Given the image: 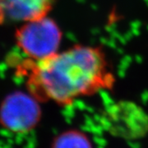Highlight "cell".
Wrapping results in <instances>:
<instances>
[{"instance_id": "obj_4", "label": "cell", "mask_w": 148, "mask_h": 148, "mask_svg": "<svg viewBox=\"0 0 148 148\" xmlns=\"http://www.w3.org/2000/svg\"><path fill=\"white\" fill-rule=\"evenodd\" d=\"M54 0H0V25L29 22L47 16Z\"/></svg>"}, {"instance_id": "obj_2", "label": "cell", "mask_w": 148, "mask_h": 148, "mask_svg": "<svg viewBox=\"0 0 148 148\" xmlns=\"http://www.w3.org/2000/svg\"><path fill=\"white\" fill-rule=\"evenodd\" d=\"M15 39L26 58L41 60L58 53L62 32L55 21L45 16L24 23L16 30Z\"/></svg>"}, {"instance_id": "obj_5", "label": "cell", "mask_w": 148, "mask_h": 148, "mask_svg": "<svg viewBox=\"0 0 148 148\" xmlns=\"http://www.w3.org/2000/svg\"><path fill=\"white\" fill-rule=\"evenodd\" d=\"M53 148H90V147L86 138L80 133L68 132L55 139Z\"/></svg>"}, {"instance_id": "obj_3", "label": "cell", "mask_w": 148, "mask_h": 148, "mask_svg": "<svg viewBox=\"0 0 148 148\" xmlns=\"http://www.w3.org/2000/svg\"><path fill=\"white\" fill-rule=\"evenodd\" d=\"M39 101L32 95L21 91L6 97L0 107V123L8 130L15 132H29L40 119Z\"/></svg>"}, {"instance_id": "obj_1", "label": "cell", "mask_w": 148, "mask_h": 148, "mask_svg": "<svg viewBox=\"0 0 148 148\" xmlns=\"http://www.w3.org/2000/svg\"><path fill=\"white\" fill-rule=\"evenodd\" d=\"M16 75L27 80L30 94L38 101L67 105L94 92L106 82V61L95 48L74 46L41 60L12 56Z\"/></svg>"}]
</instances>
